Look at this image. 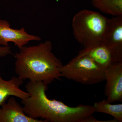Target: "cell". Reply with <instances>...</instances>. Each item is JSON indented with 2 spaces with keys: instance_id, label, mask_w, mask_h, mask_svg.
Returning <instances> with one entry per match:
<instances>
[{
  "instance_id": "12",
  "label": "cell",
  "mask_w": 122,
  "mask_h": 122,
  "mask_svg": "<svg viewBox=\"0 0 122 122\" xmlns=\"http://www.w3.org/2000/svg\"><path fill=\"white\" fill-rule=\"evenodd\" d=\"M107 100L95 103L93 106L95 112L103 113L111 115L117 122H122V104L112 105Z\"/></svg>"
},
{
  "instance_id": "8",
  "label": "cell",
  "mask_w": 122,
  "mask_h": 122,
  "mask_svg": "<svg viewBox=\"0 0 122 122\" xmlns=\"http://www.w3.org/2000/svg\"><path fill=\"white\" fill-rule=\"evenodd\" d=\"M0 122H46L26 115L24 108L13 97L9 99L0 107Z\"/></svg>"
},
{
  "instance_id": "3",
  "label": "cell",
  "mask_w": 122,
  "mask_h": 122,
  "mask_svg": "<svg viewBox=\"0 0 122 122\" xmlns=\"http://www.w3.org/2000/svg\"><path fill=\"white\" fill-rule=\"evenodd\" d=\"M107 18L95 11L83 9L72 20L73 34L84 48L102 43Z\"/></svg>"
},
{
  "instance_id": "1",
  "label": "cell",
  "mask_w": 122,
  "mask_h": 122,
  "mask_svg": "<svg viewBox=\"0 0 122 122\" xmlns=\"http://www.w3.org/2000/svg\"><path fill=\"white\" fill-rule=\"evenodd\" d=\"M25 88L29 96L21 103L25 113L32 118H41L46 122H89L95 113L90 105L70 107L50 99L46 94L48 85L42 82L30 81Z\"/></svg>"
},
{
  "instance_id": "7",
  "label": "cell",
  "mask_w": 122,
  "mask_h": 122,
  "mask_svg": "<svg viewBox=\"0 0 122 122\" xmlns=\"http://www.w3.org/2000/svg\"><path fill=\"white\" fill-rule=\"evenodd\" d=\"M41 37L30 35L24 28L16 29L10 27L9 22L5 20H0V45L8 46L9 42H13L19 49L25 46L31 41H39Z\"/></svg>"
},
{
  "instance_id": "2",
  "label": "cell",
  "mask_w": 122,
  "mask_h": 122,
  "mask_svg": "<svg viewBox=\"0 0 122 122\" xmlns=\"http://www.w3.org/2000/svg\"><path fill=\"white\" fill-rule=\"evenodd\" d=\"M52 42L46 41L37 45L25 46L14 56L15 71L22 80L41 81L48 85L61 77V60L54 54Z\"/></svg>"
},
{
  "instance_id": "11",
  "label": "cell",
  "mask_w": 122,
  "mask_h": 122,
  "mask_svg": "<svg viewBox=\"0 0 122 122\" xmlns=\"http://www.w3.org/2000/svg\"><path fill=\"white\" fill-rule=\"evenodd\" d=\"M92 5L103 13L122 16V0H91Z\"/></svg>"
},
{
  "instance_id": "5",
  "label": "cell",
  "mask_w": 122,
  "mask_h": 122,
  "mask_svg": "<svg viewBox=\"0 0 122 122\" xmlns=\"http://www.w3.org/2000/svg\"><path fill=\"white\" fill-rule=\"evenodd\" d=\"M102 43L117 62H122V16L107 18Z\"/></svg>"
},
{
  "instance_id": "9",
  "label": "cell",
  "mask_w": 122,
  "mask_h": 122,
  "mask_svg": "<svg viewBox=\"0 0 122 122\" xmlns=\"http://www.w3.org/2000/svg\"><path fill=\"white\" fill-rule=\"evenodd\" d=\"M77 55L89 57L104 69L118 62L111 51L103 43L84 48Z\"/></svg>"
},
{
  "instance_id": "6",
  "label": "cell",
  "mask_w": 122,
  "mask_h": 122,
  "mask_svg": "<svg viewBox=\"0 0 122 122\" xmlns=\"http://www.w3.org/2000/svg\"><path fill=\"white\" fill-rule=\"evenodd\" d=\"M105 94L110 103L122 101V62L113 63L105 69Z\"/></svg>"
},
{
  "instance_id": "4",
  "label": "cell",
  "mask_w": 122,
  "mask_h": 122,
  "mask_svg": "<svg viewBox=\"0 0 122 122\" xmlns=\"http://www.w3.org/2000/svg\"><path fill=\"white\" fill-rule=\"evenodd\" d=\"M61 77L79 83L93 85L105 81V69L86 56L77 55L59 69Z\"/></svg>"
},
{
  "instance_id": "13",
  "label": "cell",
  "mask_w": 122,
  "mask_h": 122,
  "mask_svg": "<svg viewBox=\"0 0 122 122\" xmlns=\"http://www.w3.org/2000/svg\"><path fill=\"white\" fill-rule=\"evenodd\" d=\"M12 54L11 47L9 46H4L0 45V57H4Z\"/></svg>"
},
{
  "instance_id": "10",
  "label": "cell",
  "mask_w": 122,
  "mask_h": 122,
  "mask_svg": "<svg viewBox=\"0 0 122 122\" xmlns=\"http://www.w3.org/2000/svg\"><path fill=\"white\" fill-rule=\"evenodd\" d=\"M24 80L19 77H13L9 81H5L0 76V107L6 102L9 96L17 97L24 100L29 96V94L20 89Z\"/></svg>"
}]
</instances>
